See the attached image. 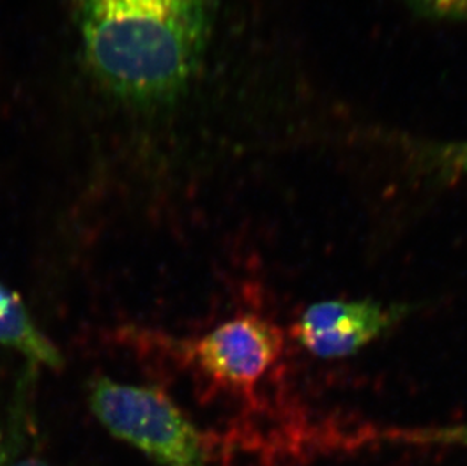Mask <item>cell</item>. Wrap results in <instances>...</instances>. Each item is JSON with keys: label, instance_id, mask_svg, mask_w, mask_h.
Returning a JSON list of instances; mask_svg holds the SVG:
<instances>
[{"label": "cell", "instance_id": "cell-1", "mask_svg": "<svg viewBox=\"0 0 467 466\" xmlns=\"http://www.w3.org/2000/svg\"><path fill=\"white\" fill-rule=\"evenodd\" d=\"M215 0H75L84 59L119 101H176L199 73L215 23Z\"/></svg>", "mask_w": 467, "mask_h": 466}, {"label": "cell", "instance_id": "cell-2", "mask_svg": "<svg viewBox=\"0 0 467 466\" xmlns=\"http://www.w3.org/2000/svg\"><path fill=\"white\" fill-rule=\"evenodd\" d=\"M89 405L103 426L162 466H209L203 435L176 403L156 387L99 377Z\"/></svg>", "mask_w": 467, "mask_h": 466}, {"label": "cell", "instance_id": "cell-3", "mask_svg": "<svg viewBox=\"0 0 467 466\" xmlns=\"http://www.w3.org/2000/svg\"><path fill=\"white\" fill-rule=\"evenodd\" d=\"M283 350L285 334L277 324L256 313H243L182 344L179 355L212 387L252 392L275 368Z\"/></svg>", "mask_w": 467, "mask_h": 466}, {"label": "cell", "instance_id": "cell-4", "mask_svg": "<svg viewBox=\"0 0 467 466\" xmlns=\"http://www.w3.org/2000/svg\"><path fill=\"white\" fill-rule=\"evenodd\" d=\"M410 313L407 304L377 300H324L310 304L292 324V338L313 356H354L395 329Z\"/></svg>", "mask_w": 467, "mask_h": 466}, {"label": "cell", "instance_id": "cell-5", "mask_svg": "<svg viewBox=\"0 0 467 466\" xmlns=\"http://www.w3.org/2000/svg\"><path fill=\"white\" fill-rule=\"evenodd\" d=\"M0 345L52 370L62 366L61 353L32 323L22 299L4 283H0Z\"/></svg>", "mask_w": 467, "mask_h": 466}, {"label": "cell", "instance_id": "cell-6", "mask_svg": "<svg viewBox=\"0 0 467 466\" xmlns=\"http://www.w3.org/2000/svg\"><path fill=\"white\" fill-rule=\"evenodd\" d=\"M427 163L445 179L467 176V141L448 143L428 150Z\"/></svg>", "mask_w": 467, "mask_h": 466}, {"label": "cell", "instance_id": "cell-7", "mask_svg": "<svg viewBox=\"0 0 467 466\" xmlns=\"http://www.w3.org/2000/svg\"><path fill=\"white\" fill-rule=\"evenodd\" d=\"M425 17L467 23V0H406Z\"/></svg>", "mask_w": 467, "mask_h": 466}, {"label": "cell", "instance_id": "cell-8", "mask_svg": "<svg viewBox=\"0 0 467 466\" xmlns=\"http://www.w3.org/2000/svg\"><path fill=\"white\" fill-rule=\"evenodd\" d=\"M413 440H434V442H446V444L467 445V424L466 426L446 427L439 430L422 431L411 435Z\"/></svg>", "mask_w": 467, "mask_h": 466}, {"label": "cell", "instance_id": "cell-9", "mask_svg": "<svg viewBox=\"0 0 467 466\" xmlns=\"http://www.w3.org/2000/svg\"><path fill=\"white\" fill-rule=\"evenodd\" d=\"M14 466H50L43 462L40 459H25L22 462L16 463Z\"/></svg>", "mask_w": 467, "mask_h": 466}]
</instances>
